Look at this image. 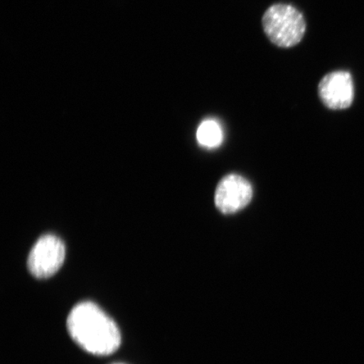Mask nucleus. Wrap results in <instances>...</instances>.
I'll return each instance as SVG.
<instances>
[{
	"label": "nucleus",
	"mask_w": 364,
	"mask_h": 364,
	"mask_svg": "<svg viewBox=\"0 0 364 364\" xmlns=\"http://www.w3.org/2000/svg\"><path fill=\"white\" fill-rule=\"evenodd\" d=\"M318 93L322 103L331 110H344L351 107L354 99L352 75L343 70L329 73L318 84Z\"/></svg>",
	"instance_id": "obj_5"
},
{
	"label": "nucleus",
	"mask_w": 364,
	"mask_h": 364,
	"mask_svg": "<svg viewBox=\"0 0 364 364\" xmlns=\"http://www.w3.org/2000/svg\"><path fill=\"white\" fill-rule=\"evenodd\" d=\"M252 196V184L245 177L228 175L217 186L215 206L224 215H233L247 207Z\"/></svg>",
	"instance_id": "obj_4"
},
{
	"label": "nucleus",
	"mask_w": 364,
	"mask_h": 364,
	"mask_svg": "<svg viewBox=\"0 0 364 364\" xmlns=\"http://www.w3.org/2000/svg\"><path fill=\"white\" fill-rule=\"evenodd\" d=\"M67 328L81 348L97 356H109L120 348L122 336L116 322L93 302L76 304L68 316Z\"/></svg>",
	"instance_id": "obj_1"
},
{
	"label": "nucleus",
	"mask_w": 364,
	"mask_h": 364,
	"mask_svg": "<svg viewBox=\"0 0 364 364\" xmlns=\"http://www.w3.org/2000/svg\"><path fill=\"white\" fill-rule=\"evenodd\" d=\"M114 364H124V363H114Z\"/></svg>",
	"instance_id": "obj_7"
},
{
	"label": "nucleus",
	"mask_w": 364,
	"mask_h": 364,
	"mask_svg": "<svg viewBox=\"0 0 364 364\" xmlns=\"http://www.w3.org/2000/svg\"><path fill=\"white\" fill-rule=\"evenodd\" d=\"M264 33L279 48H293L301 42L306 31L302 13L287 4H275L262 17Z\"/></svg>",
	"instance_id": "obj_2"
},
{
	"label": "nucleus",
	"mask_w": 364,
	"mask_h": 364,
	"mask_svg": "<svg viewBox=\"0 0 364 364\" xmlns=\"http://www.w3.org/2000/svg\"><path fill=\"white\" fill-rule=\"evenodd\" d=\"M66 248L61 239L53 235L41 237L31 249L27 267L36 279L51 277L60 269L65 262Z\"/></svg>",
	"instance_id": "obj_3"
},
{
	"label": "nucleus",
	"mask_w": 364,
	"mask_h": 364,
	"mask_svg": "<svg viewBox=\"0 0 364 364\" xmlns=\"http://www.w3.org/2000/svg\"><path fill=\"white\" fill-rule=\"evenodd\" d=\"M197 139L198 144L204 148L220 147L224 139V133L220 122L212 118L203 121L198 126Z\"/></svg>",
	"instance_id": "obj_6"
}]
</instances>
